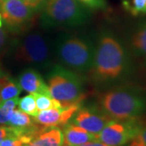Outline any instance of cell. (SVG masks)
Returning a JSON list of instances; mask_svg holds the SVG:
<instances>
[{"label":"cell","instance_id":"6da1fadb","mask_svg":"<svg viewBox=\"0 0 146 146\" xmlns=\"http://www.w3.org/2000/svg\"><path fill=\"white\" fill-rule=\"evenodd\" d=\"M131 54L120 36L103 29L96 38L94 62L89 72L94 84L106 89L127 84L133 74Z\"/></svg>","mask_w":146,"mask_h":146},{"label":"cell","instance_id":"7a4b0ae2","mask_svg":"<svg viewBox=\"0 0 146 146\" xmlns=\"http://www.w3.org/2000/svg\"><path fill=\"white\" fill-rule=\"evenodd\" d=\"M98 106L112 120L134 119L146 111V94L140 88L123 84L104 89Z\"/></svg>","mask_w":146,"mask_h":146},{"label":"cell","instance_id":"3957f363","mask_svg":"<svg viewBox=\"0 0 146 146\" xmlns=\"http://www.w3.org/2000/svg\"><path fill=\"white\" fill-rule=\"evenodd\" d=\"M96 39L88 34L70 33L60 36L55 43V54L65 68L75 72H89L94 62Z\"/></svg>","mask_w":146,"mask_h":146},{"label":"cell","instance_id":"277c9868","mask_svg":"<svg viewBox=\"0 0 146 146\" xmlns=\"http://www.w3.org/2000/svg\"><path fill=\"white\" fill-rule=\"evenodd\" d=\"M47 85L51 98L63 108L81 104L86 95L80 75L62 65L54 66L47 75Z\"/></svg>","mask_w":146,"mask_h":146},{"label":"cell","instance_id":"5b68a950","mask_svg":"<svg viewBox=\"0 0 146 146\" xmlns=\"http://www.w3.org/2000/svg\"><path fill=\"white\" fill-rule=\"evenodd\" d=\"M42 23L46 27H77L90 19L89 8L78 0H46L42 7Z\"/></svg>","mask_w":146,"mask_h":146},{"label":"cell","instance_id":"8992f818","mask_svg":"<svg viewBox=\"0 0 146 146\" xmlns=\"http://www.w3.org/2000/svg\"><path fill=\"white\" fill-rule=\"evenodd\" d=\"M16 56L19 61L35 67H48L51 63V50L41 33L26 34L16 46Z\"/></svg>","mask_w":146,"mask_h":146},{"label":"cell","instance_id":"52a82bcc","mask_svg":"<svg viewBox=\"0 0 146 146\" xmlns=\"http://www.w3.org/2000/svg\"><path fill=\"white\" fill-rule=\"evenodd\" d=\"M141 125L137 119L110 120L97 135L98 141L110 146H124L137 135Z\"/></svg>","mask_w":146,"mask_h":146},{"label":"cell","instance_id":"ba28073f","mask_svg":"<svg viewBox=\"0 0 146 146\" xmlns=\"http://www.w3.org/2000/svg\"><path fill=\"white\" fill-rule=\"evenodd\" d=\"M107 115L102 112L98 106H80L74 114L70 122L83 127L93 134L98 135L109 122Z\"/></svg>","mask_w":146,"mask_h":146},{"label":"cell","instance_id":"9c48e42d","mask_svg":"<svg viewBox=\"0 0 146 146\" xmlns=\"http://www.w3.org/2000/svg\"><path fill=\"white\" fill-rule=\"evenodd\" d=\"M34 11L21 0H4L0 4L2 19L11 28L21 29L33 17Z\"/></svg>","mask_w":146,"mask_h":146},{"label":"cell","instance_id":"30bf717a","mask_svg":"<svg viewBox=\"0 0 146 146\" xmlns=\"http://www.w3.org/2000/svg\"><path fill=\"white\" fill-rule=\"evenodd\" d=\"M81 104L75 105L68 108H51L41 110L33 117V119L37 124L43 127H64L70 122L74 114L78 110Z\"/></svg>","mask_w":146,"mask_h":146},{"label":"cell","instance_id":"8fae6325","mask_svg":"<svg viewBox=\"0 0 146 146\" xmlns=\"http://www.w3.org/2000/svg\"><path fill=\"white\" fill-rule=\"evenodd\" d=\"M18 83L22 90L29 94H40L51 97L47 83L34 68H29L23 71L19 76Z\"/></svg>","mask_w":146,"mask_h":146},{"label":"cell","instance_id":"7c38bea8","mask_svg":"<svg viewBox=\"0 0 146 146\" xmlns=\"http://www.w3.org/2000/svg\"><path fill=\"white\" fill-rule=\"evenodd\" d=\"M126 45L131 55L146 57V20L139 22L128 34Z\"/></svg>","mask_w":146,"mask_h":146},{"label":"cell","instance_id":"4fadbf2b","mask_svg":"<svg viewBox=\"0 0 146 146\" xmlns=\"http://www.w3.org/2000/svg\"><path fill=\"white\" fill-rule=\"evenodd\" d=\"M63 144L68 146H79L98 140L96 134L69 122L63 127Z\"/></svg>","mask_w":146,"mask_h":146},{"label":"cell","instance_id":"5bb4252c","mask_svg":"<svg viewBox=\"0 0 146 146\" xmlns=\"http://www.w3.org/2000/svg\"><path fill=\"white\" fill-rule=\"evenodd\" d=\"M63 144V131L59 127H54L45 128L24 146H62Z\"/></svg>","mask_w":146,"mask_h":146},{"label":"cell","instance_id":"9a60e30c","mask_svg":"<svg viewBox=\"0 0 146 146\" xmlns=\"http://www.w3.org/2000/svg\"><path fill=\"white\" fill-rule=\"evenodd\" d=\"M21 89L18 81L10 76H2L0 78V104L7 100L18 98L21 94Z\"/></svg>","mask_w":146,"mask_h":146},{"label":"cell","instance_id":"2e32d148","mask_svg":"<svg viewBox=\"0 0 146 146\" xmlns=\"http://www.w3.org/2000/svg\"><path fill=\"white\" fill-rule=\"evenodd\" d=\"M34 123L35 121L32 119L30 115L21 111L20 109H15L6 125L19 129H25L31 127Z\"/></svg>","mask_w":146,"mask_h":146},{"label":"cell","instance_id":"e0dca14e","mask_svg":"<svg viewBox=\"0 0 146 146\" xmlns=\"http://www.w3.org/2000/svg\"><path fill=\"white\" fill-rule=\"evenodd\" d=\"M19 98L7 100L0 104V124L6 125L10 119L12 112L18 105Z\"/></svg>","mask_w":146,"mask_h":146},{"label":"cell","instance_id":"ac0fdd59","mask_svg":"<svg viewBox=\"0 0 146 146\" xmlns=\"http://www.w3.org/2000/svg\"><path fill=\"white\" fill-rule=\"evenodd\" d=\"M17 106L21 111L26 113L32 117H35L39 112L36 108L34 95L33 94L26 95L22 98H19Z\"/></svg>","mask_w":146,"mask_h":146},{"label":"cell","instance_id":"d6986e66","mask_svg":"<svg viewBox=\"0 0 146 146\" xmlns=\"http://www.w3.org/2000/svg\"><path fill=\"white\" fill-rule=\"evenodd\" d=\"M33 94L34 95L36 108L38 110V111L51 109V108H58V109L63 108L60 102H58L57 100L52 98L51 97L40 94Z\"/></svg>","mask_w":146,"mask_h":146},{"label":"cell","instance_id":"ffe728a7","mask_svg":"<svg viewBox=\"0 0 146 146\" xmlns=\"http://www.w3.org/2000/svg\"><path fill=\"white\" fill-rule=\"evenodd\" d=\"M15 128V127H14ZM32 140L27 136H18L15 128V133L11 134L0 143V146H24L29 143Z\"/></svg>","mask_w":146,"mask_h":146},{"label":"cell","instance_id":"44dd1931","mask_svg":"<svg viewBox=\"0 0 146 146\" xmlns=\"http://www.w3.org/2000/svg\"><path fill=\"white\" fill-rule=\"evenodd\" d=\"M125 7L134 16L146 15V0H131L130 3H125Z\"/></svg>","mask_w":146,"mask_h":146},{"label":"cell","instance_id":"7402d4cb","mask_svg":"<svg viewBox=\"0 0 146 146\" xmlns=\"http://www.w3.org/2000/svg\"><path fill=\"white\" fill-rule=\"evenodd\" d=\"M127 146H146V123L142 124L136 135Z\"/></svg>","mask_w":146,"mask_h":146},{"label":"cell","instance_id":"603a6c76","mask_svg":"<svg viewBox=\"0 0 146 146\" xmlns=\"http://www.w3.org/2000/svg\"><path fill=\"white\" fill-rule=\"evenodd\" d=\"M89 9L94 10H105L107 7L106 0H78Z\"/></svg>","mask_w":146,"mask_h":146},{"label":"cell","instance_id":"cb8c5ba5","mask_svg":"<svg viewBox=\"0 0 146 146\" xmlns=\"http://www.w3.org/2000/svg\"><path fill=\"white\" fill-rule=\"evenodd\" d=\"M21 1L35 12L42 10L43 6L45 5L46 2V0H21Z\"/></svg>","mask_w":146,"mask_h":146},{"label":"cell","instance_id":"d4e9b609","mask_svg":"<svg viewBox=\"0 0 146 146\" xmlns=\"http://www.w3.org/2000/svg\"><path fill=\"white\" fill-rule=\"evenodd\" d=\"M15 133V128L10 126H0V143L6 137Z\"/></svg>","mask_w":146,"mask_h":146},{"label":"cell","instance_id":"484cf974","mask_svg":"<svg viewBox=\"0 0 146 146\" xmlns=\"http://www.w3.org/2000/svg\"><path fill=\"white\" fill-rule=\"evenodd\" d=\"M79 146H110V145H106V144H105V143H102V142H101V141H98V140H96V141H90V142L85 143V144H83V145H79Z\"/></svg>","mask_w":146,"mask_h":146},{"label":"cell","instance_id":"4316f807","mask_svg":"<svg viewBox=\"0 0 146 146\" xmlns=\"http://www.w3.org/2000/svg\"><path fill=\"white\" fill-rule=\"evenodd\" d=\"M6 38H7L6 32L3 29H0V50L4 46L6 42Z\"/></svg>","mask_w":146,"mask_h":146},{"label":"cell","instance_id":"83f0119b","mask_svg":"<svg viewBox=\"0 0 146 146\" xmlns=\"http://www.w3.org/2000/svg\"><path fill=\"white\" fill-rule=\"evenodd\" d=\"M2 26H3V19H2L1 14H0V29L2 28Z\"/></svg>","mask_w":146,"mask_h":146},{"label":"cell","instance_id":"f1b7e54d","mask_svg":"<svg viewBox=\"0 0 146 146\" xmlns=\"http://www.w3.org/2000/svg\"><path fill=\"white\" fill-rule=\"evenodd\" d=\"M3 1H4V0H0V4H1V3H2L3 2Z\"/></svg>","mask_w":146,"mask_h":146},{"label":"cell","instance_id":"f546056e","mask_svg":"<svg viewBox=\"0 0 146 146\" xmlns=\"http://www.w3.org/2000/svg\"><path fill=\"white\" fill-rule=\"evenodd\" d=\"M145 68H146V57H145Z\"/></svg>","mask_w":146,"mask_h":146},{"label":"cell","instance_id":"4dcf8cb0","mask_svg":"<svg viewBox=\"0 0 146 146\" xmlns=\"http://www.w3.org/2000/svg\"><path fill=\"white\" fill-rule=\"evenodd\" d=\"M124 2H125V0H123V3H124Z\"/></svg>","mask_w":146,"mask_h":146}]
</instances>
